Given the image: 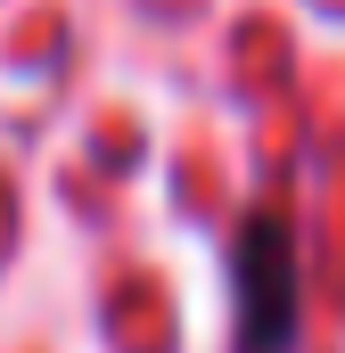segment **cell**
I'll list each match as a JSON object with an SVG mask.
<instances>
[{"mask_svg":"<svg viewBox=\"0 0 345 353\" xmlns=\"http://www.w3.org/2000/svg\"><path fill=\"white\" fill-rule=\"evenodd\" d=\"M239 304H247V321H239L247 353H279V337H288V239H279V222H255L239 239Z\"/></svg>","mask_w":345,"mask_h":353,"instance_id":"cell-1","label":"cell"}]
</instances>
